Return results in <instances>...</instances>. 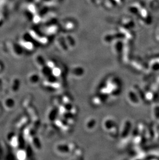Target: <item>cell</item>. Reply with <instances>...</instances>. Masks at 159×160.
Instances as JSON below:
<instances>
[{"mask_svg": "<svg viewBox=\"0 0 159 160\" xmlns=\"http://www.w3.org/2000/svg\"><path fill=\"white\" fill-rule=\"evenodd\" d=\"M146 103H157L159 100V95L158 92L152 90H149L145 92Z\"/></svg>", "mask_w": 159, "mask_h": 160, "instance_id": "cell-1", "label": "cell"}, {"mask_svg": "<svg viewBox=\"0 0 159 160\" xmlns=\"http://www.w3.org/2000/svg\"><path fill=\"white\" fill-rule=\"evenodd\" d=\"M128 98L129 102L133 105H136V106L138 105L141 102V101L139 98V97L134 90H133L129 91L128 92Z\"/></svg>", "mask_w": 159, "mask_h": 160, "instance_id": "cell-2", "label": "cell"}, {"mask_svg": "<svg viewBox=\"0 0 159 160\" xmlns=\"http://www.w3.org/2000/svg\"><path fill=\"white\" fill-rule=\"evenodd\" d=\"M148 69L154 73L159 72V60L158 58L155 59L153 58L152 60L150 61Z\"/></svg>", "mask_w": 159, "mask_h": 160, "instance_id": "cell-3", "label": "cell"}, {"mask_svg": "<svg viewBox=\"0 0 159 160\" xmlns=\"http://www.w3.org/2000/svg\"><path fill=\"white\" fill-rule=\"evenodd\" d=\"M152 115L153 119L155 121L159 120V104L153 103L152 108Z\"/></svg>", "mask_w": 159, "mask_h": 160, "instance_id": "cell-4", "label": "cell"}, {"mask_svg": "<svg viewBox=\"0 0 159 160\" xmlns=\"http://www.w3.org/2000/svg\"><path fill=\"white\" fill-rule=\"evenodd\" d=\"M134 90L136 92L141 102H143L144 103H146L145 91L143 90L142 89H141L140 87L138 86L135 87Z\"/></svg>", "mask_w": 159, "mask_h": 160, "instance_id": "cell-5", "label": "cell"}]
</instances>
